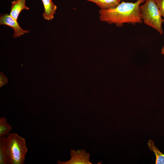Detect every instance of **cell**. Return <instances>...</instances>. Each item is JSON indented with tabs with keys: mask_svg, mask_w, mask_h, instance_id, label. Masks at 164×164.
Wrapping results in <instances>:
<instances>
[{
	"mask_svg": "<svg viewBox=\"0 0 164 164\" xmlns=\"http://www.w3.org/2000/svg\"><path fill=\"white\" fill-rule=\"evenodd\" d=\"M145 0H137L134 2H122L115 8L99 11L101 21L121 26L124 23H141L140 6Z\"/></svg>",
	"mask_w": 164,
	"mask_h": 164,
	"instance_id": "cell-1",
	"label": "cell"
},
{
	"mask_svg": "<svg viewBox=\"0 0 164 164\" xmlns=\"http://www.w3.org/2000/svg\"><path fill=\"white\" fill-rule=\"evenodd\" d=\"M2 138L9 164H24L28 151L25 139L15 133Z\"/></svg>",
	"mask_w": 164,
	"mask_h": 164,
	"instance_id": "cell-2",
	"label": "cell"
},
{
	"mask_svg": "<svg viewBox=\"0 0 164 164\" xmlns=\"http://www.w3.org/2000/svg\"><path fill=\"white\" fill-rule=\"evenodd\" d=\"M140 9L142 22L162 35V24L164 20L155 0H145V3L140 5Z\"/></svg>",
	"mask_w": 164,
	"mask_h": 164,
	"instance_id": "cell-3",
	"label": "cell"
},
{
	"mask_svg": "<svg viewBox=\"0 0 164 164\" xmlns=\"http://www.w3.org/2000/svg\"><path fill=\"white\" fill-rule=\"evenodd\" d=\"M71 158L66 162L58 160V164H92L90 162V155L84 149L70 151Z\"/></svg>",
	"mask_w": 164,
	"mask_h": 164,
	"instance_id": "cell-4",
	"label": "cell"
},
{
	"mask_svg": "<svg viewBox=\"0 0 164 164\" xmlns=\"http://www.w3.org/2000/svg\"><path fill=\"white\" fill-rule=\"evenodd\" d=\"M0 24L7 26L12 28L14 31L13 38L20 37L29 32L28 30H24L22 29L17 20L8 14H3L0 16Z\"/></svg>",
	"mask_w": 164,
	"mask_h": 164,
	"instance_id": "cell-5",
	"label": "cell"
},
{
	"mask_svg": "<svg viewBox=\"0 0 164 164\" xmlns=\"http://www.w3.org/2000/svg\"><path fill=\"white\" fill-rule=\"evenodd\" d=\"M41 0L44 8V12L42 14L43 18L49 21L53 19L57 8L56 5L52 0Z\"/></svg>",
	"mask_w": 164,
	"mask_h": 164,
	"instance_id": "cell-6",
	"label": "cell"
},
{
	"mask_svg": "<svg viewBox=\"0 0 164 164\" xmlns=\"http://www.w3.org/2000/svg\"><path fill=\"white\" fill-rule=\"evenodd\" d=\"M26 0H16L11 2L10 14L16 20H17L19 14L22 10L29 9L26 5Z\"/></svg>",
	"mask_w": 164,
	"mask_h": 164,
	"instance_id": "cell-7",
	"label": "cell"
},
{
	"mask_svg": "<svg viewBox=\"0 0 164 164\" xmlns=\"http://www.w3.org/2000/svg\"><path fill=\"white\" fill-rule=\"evenodd\" d=\"M95 3L101 9H107L115 7L120 3L119 0H87Z\"/></svg>",
	"mask_w": 164,
	"mask_h": 164,
	"instance_id": "cell-8",
	"label": "cell"
},
{
	"mask_svg": "<svg viewBox=\"0 0 164 164\" xmlns=\"http://www.w3.org/2000/svg\"><path fill=\"white\" fill-rule=\"evenodd\" d=\"M148 148L151 151L154 152L155 157V164H164V154L162 153L155 146L154 142L152 140H149Z\"/></svg>",
	"mask_w": 164,
	"mask_h": 164,
	"instance_id": "cell-9",
	"label": "cell"
},
{
	"mask_svg": "<svg viewBox=\"0 0 164 164\" xmlns=\"http://www.w3.org/2000/svg\"><path fill=\"white\" fill-rule=\"evenodd\" d=\"M12 127L4 117L0 118V137L8 135L12 130Z\"/></svg>",
	"mask_w": 164,
	"mask_h": 164,
	"instance_id": "cell-10",
	"label": "cell"
},
{
	"mask_svg": "<svg viewBox=\"0 0 164 164\" xmlns=\"http://www.w3.org/2000/svg\"><path fill=\"white\" fill-rule=\"evenodd\" d=\"M9 164L4 145L2 137H0V164Z\"/></svg>",
	"mask_w": 164,
	"mask_h": 164,
	"instance_id": "cell-11",
	"label": "cell"
},
{
	"mask_svg": "<svg viewBox=\"0 0 164 164\" xmlns=\"http://www.w3.org/2000/svg\"><path fill=\"white\" fill-rule=\"evenodd\" d=\"M164 20V0H155Z\"/></svg>",
	"mask_w": 164,
	"mask_h": 164,
	"instance_id": "cell-12",
	"label": "cell"
},
{
	"mask_svg": "<svg viewBox=\"0 0 164 164\" xmlns=\"http://www.w3.org/2000/svg\"><path fill=\"white\" fill-rule=\"evenodd\" d=\"M8 79L5 75L1 71L0 73V87L8 83Z\"/></svg>",
	"mask_w": 164,
	"mask_h": 164,
	"instance_id": "cell-13",
	"label": "cell"
},
{
	"mask_svg": "<svg viewBox=\"0 0 164 164\" xmlns=\"http://www.w3.org/2000/svg\"><path fill=\"white\" fill-rule=\"evenodd\" d=\"M161 53L162 55H164V46H163L161 50Z\"/></svg>",
	"mask_w": 164,
	"mask_h": 164,
	"instance_id": "cell-14",
	"label": "cell"
},
{
	"mask_svg": "<svg viewBox=\"0 0 164 164\" xmlns=\"http://www.w3.org/2000/svg\"><path fill=\"white\" fill-rule=\"evenodd\" d=\"M120 0V1H121V0Z\"/></svg>",
	"mask_w": 164,
	"mask_h": 164,
	"instance_id": "cell-15",
	"label": "cell"
}]
</instances>
